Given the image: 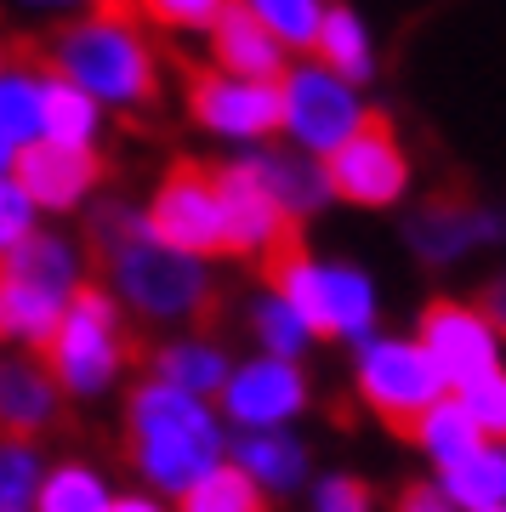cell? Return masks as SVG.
Listing matches in <instances>:
<instances>
[{
  "mask_svg": "<svg viewBox=\"0 0 506 512\" xmlns=\"http://www.w3.org/2000/svg\"><path fill=\"white\" fill-rule=\"evenodd\" d=\"M6 63L23 74H63L91 103L154 109L160 103V52L143 29L137 0H91L86 18L63 23L52 40H18Z\"/></svg>",
  "mask_w": 506,
  "mask_h": 512,
  "instance_id": "1",
  "label": "cell"
},
{
  "mask_svg": "<svg viewBox=\"0 0 506 512\" xmlns=\"http://www.w3.org/2000/svg\"><path fill=\"white\" fill-rule=\"evenodd\" d=\"M86 268L97 285H114L143 319L188 325L199 342H217L222 330V291L194 256L171 251L148 234V222L126 205H103L86 234Z\"/></svg>",
  "mask_w": 506,
  "mask_h": 512,
  "instance_id": "2",
  "label": "cell"
},
{
  "mask_svg": "<svg viewBox=\"0 0 506 512\" xmlns=\"http://www.w3.org/2000/svg\"><path fill=\"white\" fill-rule=\"evenodd\" d=\"M154 353L137 330L126 325V308L109 285L80 279L69 291V308L52 325L46 342H35V365L57 382L63 399H91L120 376L126 365H148Z\"/></svg>",
  "mask_w": 506,
  "mask_h": 512,
  "instance_id": "3",
  "label": "cell"
},
{
  "mask_svg": "<svg viewBox=\"0 0 506 512\" xmlns=\"http://www.w3.org/2000/svg\"><path fill=\"white\" fill-rule=\"evenodd\" d=\"M148 234L182 256H228V222H222V194H217V165L182 154L160 177L154 200L143 211Z\"/></svg>",
  "mask_w": 506,
  "mask_h": 512,
  "instance_id": "4",
  "label": "cell"
},
{
  "mask_svg": "<svg viewBox=\"0 0 506 512\" xmlns=\"http://www.w3.org/2000/svg\"><path fill=\"white\" fill-rule=\"evenodd\" d=\"M359 393L393 439L416 444L421 421L444 404V382L416 342H370L359 353Z\"/></svg>",
  "mask_w": 506,
  "mask_h": 512,
  "instance_id": "5",
  "label": "cell"
},
{
  "mask_svg": "<svg viewBox=\"0 0 506 512\" xmlns=\"http://www.w3.org/2000/svg\"><path fill=\"white\" fill-rule=\"evenodd\" d=\"M325 183L336 200L370 205V211L404 200V188H410V154L398 148V131L381 109H364L353 137L336 154H325Z\"/></svg>",
  "mask_w": 506,
  "mask_h": 512,
  "instance_id": "6",
  "label": "cell"
},
{
  "mask_svg": "<svg viewBox=\"0 0 506 512\" xmlns=\"http://www.w3.org/2000/svg\"><path fill=\"white\" fill-rule=\"evenodd\" d=\"M177 69H182V92H188V114L205 131H217V137H251V143L285 131V97H279V86L234 80V74L211 69V63H188V57H177Z\"/></svg>",
  "mask_w": 506,
  "mask_h": 512,
  "instance_id": "7",
  "label": "cell"
},
{
  "mask_svg": "<svg viewBox=\"0 0 506 512\" xmlns=\"http://www.w3.org/2000/svg\"><path fill=\"white\" fill-rule=\"evenodd\" d=\"M416 348L427 353V365L438 370V382H450L455 393L472 387L478 376H489V370H501V365H495L501 336L478 319L472 302H450V296H433V302L421 308Z\"/></svg>",
  "mask_w": 506,
  "mask_h": 512,
  "instance_id": "8",
  "label": "cell"
},
{
  "mask_svg": "<svg viewBox=\"0 0 506 512\" xmlns=\"http://www.w3.org/2000/svg\"><path fill=\"white\" fill-rule=\"evenodd\" d=\"M279 97H285V131L302 143V154H336V148L353 137V126L364 120L353 86H342L336 74H325L319 63L308 69H285L279 80Z\"/></svg>",
  "mask_w": 506,
  "mask_h": 512,
  "instance_id": "9",
  "label": "cell"
},
{
  "mask_svg": "<svg viewBox=\"0 0 506 512\" xmlns=\"http://www.w3.org/2000/svg\"><path fill=\"white\" fill-rule=\"evenodd\" d=\"M217 194H222V222H228V256L239 262H262L273 245H285L290 234H302V222L279 211L251 160L217 165Z\"/></svg>",
  "mask_w": 506,
  "mask_h": 512,
  "instance_id": "10",
  "label": "cell"
},
{
  "mask_svg": "<svg viewBox=\"0 0 506 512\" xmlns=\"http://www.w3.org/2000/svg\"><path fill=\"white\" fill-rule=\"evenodd\" d=\"M103 177H109V160L97 148H57L46 137H35L29 148L12 154V183L40 211H74Z\"/></svg>",
  "mask_w": 506,
  "mask_h": 512,
  "instance_id": "11",
  "label": "cell"
},
{
  "mask_svg": "<svg viewBox=\"0 0 506 512\" xmlns=\"http://www.w3.org/2000/svg\"><path fill=\"white\" fill-rule=\"evenodd\" d=\"M217 456H222V433H217V421H211V416L194 421V427H165V433H143V439L126 444L131 467H137L148 484L177 490V495L211 473Z\"/></svg>",
  "mask_w": 506,
  "mask_h": 512,
  "instance_id": "12",
  "label": "cell"
},
{
  "mask_svg": "<svg viewBox=\"0 0 506 512\" xmlns=\"http://www.w3.org/2000/svg\"><path fill=\"white\" fill-rule=\"evenodd\" d=\"M63 427V393L46 370L35 365V353H6L0 359V444H29L40 433Z\"/></svg>",
  "mask_w": 506,
  "mask_h": 512,
  "instance_id": "13",
  "label": "cell"
},
{
  "mask_svg": "<svg viewBox=\"0 0 506 512\" xmlns=\"http://www.w3.org/2000/svg\"><path fill=\"white\" fill-rule=\"evenodd\" d=\"M302 404H308V382L290 359H251L228 382V416L245 421L251 433H268L273 421L296 416Z\"/></svg>",
  "mask_w": 506,
  "mask_h": 512,
  "instance_id": "14",
  "label": "cell"
},
{
  "mask_svg": "<svg viewBox=\"0 0 506 512\" xmlns=\"http://www.w3.org/2000/svg\"><path fill=\"white\" fill-rule=\"evenodd\" d=\"M211 69L256 80V86H279L285 80V46L251 18L245 0H228V12L211 23Z\"/></svg>",
  "mask_w": 506,
  "mask_h": 512,
  "instance_id": "15",
  "label": "cell"
},
{
  "mask_svg": "<svg viewBox=\"0 0 506 512\" xmlns=\"http://www.w3.org/2000/svg\"><path fill=\"white\" fill-rule=\"evenodd\" d=\"M495 234H501V222L489 217V211H478L472 200H461V194H433L410 217V245L427 262H450V256L472 251V245H484Z\"/></svg>",
  "mask_w": 506,
  "mask_h": 512,
  "instance_id": "16",
  "label": "cell"
},
{
  "mask_svg": "<svg viewBox=\"0 0 506 512\" xmlns=\"http://www.w3.org/2000/svg\"><path fill=\"white\" fill-rule=\"evenodd\" d=\"M251 165L262 188L279 200V211H290L296 222L330 205L325 165H313V154H302V148H268V154H251Z\"/></svg>",
  "mask_w": 506,
  "mask_h": 512,
  "instance_id": "17",
  "label": "cell"
},
{
  "mask_svg": "<svg viewBox=\"0 0 506 512\" xmlns=\"http://www.w3.org/2000/svg\"><path fill=\"white\" fill-rule=\"evenodd\" d=\"M313 63L325 74H336L342 86H364L370 69H376V57H370V35H364V23L347 12L342 0H330L325 18H319V35H313Z\"/></svg>",
  "mask_w": 506,
  "mask_h": 512,
  "instance_id": "18",
  "label": "cell"
},
{
  "mask_svg": "<svg viewBox=\"0 0 506 512\" xmlns=\"http://www.w3.org/2000/svg\"><path fill=\"white\" fill-rule=\"evenodd\" d=\"M97 103H91L80 86H69L63 74H40V137L57 148H91L97 137Z\"/></svg>",
  "mask_w": 506,
  "mask_h": 512,
  "instance_id": "19",
  "label": "cell"
},
{
  "mask_svg": "<svg viewBox=\"0 0 506 512\" xmlns=\"http://www.w3.org/2000/svg\"><path fill=\"white\" fill-rule=\"evenodd\" d=\"M0 268L12 279H23V285H35V291H46V296H63V302L80 285V262H74V251L57 234H29L23 245L0 251Z\"/></svg>",
  "mask_w": 506,
  "mask_h": 512,
  "instance_id": "20",
  "label": "cell"
},
{
  "mask_svg": "<svg viewBox=\"0 0 506 512\" xmlns=\"http://www.w3.org/2000/svg\"><path fill=\"white\" fill-rule=\"evenodd\" d=\"M438 490L450 495V507H467V512L501 507L506 501V450L501 444H484V450L450 461L444 478H438Z\"/></svg>",
  "mask_w": 506,
  "mask_h": 512,
  "instance_id": "21",
  "label": "cell"
},
{
  "mask_svg": "<svg viewBox=\"0 0 506 512\" xmlns=\"http://www.w3.org/2000/svg\"><path fill=\"white\" fill-rule=\"evenodd\" d=\"M148 365L160 370L165 387H177V393H194V399H205V393H217L222 376H228V359H222L217 342H199V336H188V342H171V348H160Z\"/></svg>",
  "mask_w": 506,
  "mask_h": 512,
  "instance_id": "22",
  "label": "cell"
},
{
  "mask_svg": "<svg viewBox=\"0 0 506 512\" xmlns=\"http://www.w3.org/2000/svg\"><path fill=\"white\" fill-rule=\"evenodd\" d=\"M177 512H268V495L251 473H239L234 461H217L211 473L177 495Z\"/></svg>",
  "mask_w": 506,
  "mask_h": 512,
  "instance_id": "23",
  "label": "cell"
},
{
  "mask_svg": "<svg viewBox=\"0 0 506 512\" xmlns=\"http://www.w3.org/2000/svg\"><path fill=\"white\" fill-rule=\"evenodd\" d=\"M205 416H211L205 399L177 393V387H165V382H148V387H137L131 404H126V439L165 433V427H194V421H205Z\"/></svg>",
  "mask_w": 506,
  "mask_h": 512,
  "instance_id": "24",
  "label": "cell"
},
{
  "mask_svg": "<svg viewBox=\"0 0 506 512\" xmlns=\"http://www.w3.org/2000/svg\"><path fill=\"white\" fill-rule=\"evenodd\" d=\"M234 467L239 473H251L256 484H273V490H285L296 478L308 473V456H302V444L296 439H279V433H245L234 444Z\"/></svg>",
  "mask_w": 506,
  "mask_h": 512,
  "instance_id": "25",
  "label": "cell"
},
{
  "mask_svg": "<svg viewBox=\"0 0 506 512\" xmlns=\"http://www.w3.org/2000/svg\"><path fill=\"white\" fill-rule=\"evenodd\" d=\"M35 137H40V80L23 69H6L0 74V143L18 154Z\"/></svg>",
  "mask_w": 506,
  "mask_h": 512,
  "instance_id": "26",
  "label": "cell"
},
{
  "mask_svg": "<svg viewBox=\"0 0 506 512\" xmlns=\"http://www.w3.org/2000/svg\"><path fill=\"white\" fill-rule=\"evenodd\" d=\"M251 6V18L268 29L279 46H296V52H308L313 35H319V18H325L330 0H245Z\"/></svg>",
  "mask_w": 506,
  "mask_h": 512,
  "instance_id": "27",
  "label": "cell"
},
{
  "mask_svg": "<svg viewBox=\"0 0 506 512\" xmlns=\"http://www.w3.org/2000/svg\"><path fill=\"white\" fill-rule=\"evenodd\" d=\"M416 444H421V450H433L438 467H450V461L472 456V450H484V433L472 427V416L461 410V399H444L433 416L421 421V439Z\"/></svg>",
  "mask_w": 506,
  "mask_h": 512,
  "instance_id": "28",
  "label": "cell"
},
{
  "mask_svg": "<svg viewBox=\"0 0 506 512\" xmlns=\"http://www.w3.org/2000/svg\"><path fill=\"white\" fill-rule=\"evenodd\" d=\"M40 512H109V490L86 467H57L40 484Z\"/></svg>",
  "mask_w": 506,
  "mask_h": 512,
  "instance_id": "29",
  "label": "cell"
},
{
  "mask_svg": "<svg viewBox=\"0 0 506 512\" xmlns=\"http://www.w3.org/2000/svg\"><path fill=\"white\" fill-rule=\"evenodd\" d=\"M40 501L35 444H0V512H29Z\"/></svg>",
  "mask_w": 506,
  "mask_h": 512,
  "instance_id": "30",
  "label": "cell"
},
{
  "mask_svg": "<svg viewBox=\"0 0 506 512\" xmlns=\"http://www.w3.org/2000/svg\"><path fill=\"white\" fill-rule=\"evenodd\" d=\"M251 325H256V336H262L268 359H290V365H296V353L308 348V330H302V319H296L279 296H262V302H256Z\"/></svg>",
  "mask_w": 506,
  "mask_h": 512,
  "instance_id": "31",
  "label": "cell"
},
{
  "mask_svg": "<svg viewBox=\"0 0 506 512\" xmlns=\"http://www.w3.org/2000/svg\"><path fill=\"white\" fill-rule=\"evenodd\" d=\"M137 12L165 35H188V29H211L228 12V0H137Z\"/></svg>",
  "mask_w": 506,
  "mask_h": 512,
  "instance_id": "32",
  "label": "cell"
},
{
  "mask_svg": "<svg viewBox=\"0 0 506 512\" xmlns=\"http://www.w3.org/2000/svg\"><path fill=\"white\" fill-rule=\"evenodd\" d=\"M461 410L472 416V427H478L484 439L506 444V370H489V376H478L472 387H461Z\"/></svg>",
  "mask_w": 506,
  "mask_h": 512,
  "instance_id": "33",
  "label": "cell"
},
{
  "mask_svg": "<svg viewBox=\"0 0 506 512\" xmlns=\"http://www.w3.org/2000/svg\"><path fill=\"white\" fill-rule=\"evenodd\" d=\"M35 234V205L23 200V188L12 177H0V251H12Z\"/></svg>",
  "mask_w": 506,
  "mask_h": 512,
  "instance_id": "34",
  "label": "cell"
},
{
  "mask_svg": "<svg viewBox=\"0 0 506 512\" xmlns=\"http://www.w3.org/2000/svg\"><path fill=\"white\" fill-rule=\"evenodd\" d=\"M319 512H370V484L364 478H347V473L325 478L319 484Z\"/></svg>",
  "mask_w": 506,
  "mask_h": 512,
  "instance_id": "35",
  "label": "cell"
},
{
  "mask_svg": "<svg viewBox=\"0 0 506 512\" xmlns=\"http://www.w3.org/2000/svg\"><path fill=\"white\" fill-rule=\"evenodd\" d=\"M393 512H450V495L438 490L433 478H410V484L398 490Z\"/></svg>",
  "mask_w": 506,
  "mask_h": 512,
  "instance_id": "36",
  "label": "cell"
},
{
  "mask_svg": "<svg viewBox=\"0 0 506 512\" xmlns=\"http://www.w3.org/2000/svg\"><path fill=\"white\" fill-rule=\"evenodd\" d=\"M472 308H478V319H484V325L506 342V274H501V279H489L484 291H478V302H472Z\"/></svg>",
  "mask_w": 506,
  "mask_h": 512,
  "instance_id": "37",
  "label": "cell"
},
{
  "mask_svg": "<svg viewBox=\"0 0 506 512\" xmlns=\"http://www.w3.org/2000/svg\"><path fill=\"white\" fill-rule=\"evenodd\" d=\"M109 512H160V507H154V501H137V495H131V501H109Z\"/></svg>",
  "mask_w": 506,
  "mask_h": 512,
  "instance_id": "38",
  "label": "cell"
},
{
  "mask_svg": "<svg viewBox=\"0 0 506 512\" xmlns=\"http://www.w3.org/2000/svg\"><path fill=\"white\" fill-rule=\"evenodd\" d=\"M6 171H12V148L0 143V177H6Z\"/></svg>",
  "mask_w": 506,
  "mask_h": 512,
  "instance_id": "39",
  "label": "cell"
},
{
  "mask_svg": "<svg viewBox=\"0 0 506 512\" xmlns=\"http://www.w3.org/2000/svg\"><path fill=\"white\" fill-rule=\"evenodd\" d=\"M29 6H74V0H29Z\"/></svg>",
  "mask_w": 506,
  "mask_h": 512,
  "instance_id": "40",
  "label": "cell"
},
{
  "mask_svg": "<svg viewBox=\"0 0 506 512\" xmlns=\"http://www.w3.org/2000/svg\"><path fill=\"white\" fill-rule=\"evenodd\" d=\"M0 74H6V46H0Z\"/></svg>",
  "mask_w": 506,
  "mask_h": 512,
  "instance_id": "41",
  "label": "cell"
},
{
  "mask_svg": "<svg viewBox=\"0 0 506 512\" xmlns=\"http://www.w3.org/2000/svg\"><path fill=\"white\" fill-rule=\"evenodd\" d=\"M489 512H506V507H489Z\"/></svg>",
  "mask_w": 506,
  "mask_h": 512,
  "instance_id": "42",
  "label": "cell"
},
{
  "mask_svg": "<svg viewBox=\"0 0 506 512\" xmlns=\"http://www.w3.org/2000/svg\"><path fill=\"white\" fill-rule=\"evenodd\" d=\"M0 336H6V330H0Z\"/></svg>",
  "mask_w": 506,
  "mask_h": 512,
  "instance_id": "43",
  "label": "cell"
}]
</instances>
